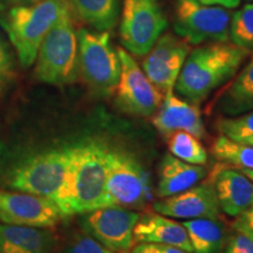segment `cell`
Listing matches in <instances>:
<instances>
[{"instance_id": "6da1fadb", "label": "cell", "mask_w": 253, "mask_h": 253, "mask_svg": "<svg viewBox=\"0 0 253 253\" xmlns=\"http://www.w3.org/2000/svg\"><path fill=\"white\" fill-rule=\"evenodd\" d=\"M108 149L96 140L73 144L67 177L53 198L65 218L106 207Z\"/></svg>"}, {"instance_id": "7a4b0ae2", "label": "cell", "mask_w": 253, "mask_h": 253, "mask_svg": "<svg viewBox=\"0 0 253 253\" xmlns=\"http://www.w3.org/2000/svg\"><path fill=\"white\" fill-rule=\"evenodd\" d=\"M250 54L235 43L211 42L198 47L189 53L177 78V94L198 106L235 77Z\"/></svg>"}, {"instance_id": "3957f363", "label": "cell", "mask_w": 253, "mask_h": 253, "mask_svg": "<svg viewBox=\"0 0 253 253\" xmlns=\"http://www.w3.org/2000/svg\"><path fill=\"white\" fill-rule=\"evenodd\" d=\"M68 7V0H40L14 6L2 19V26L24 68L36 62L43 38Z\"/></svg>"}, {"instance_id": "277c9868", "label": "cell", "mask_w": 253, "mask_h": 253, "mask_svg": "<svg viewBox=\"0 0 253 253\" xmlns=\"http://www.w3.org/2000/svg\"><path fill=\"white\" fill-rule=\"evenodd\" d=\"M36 61L34 74L41 82L65 86L78 80L79 40L69 7L43 38Z\"/></svg>"}, {"instance_id": "5b68a950", "label": "cell", "mask_w": 253, "mask_h": 253, "mask_svg": "<svg viewBox=\"0 0 253 253\" xmlns=\"http://www.w3.org/2000/svg\"><path fill=\"white\" fill-rule=\"evenodd\" d=\"M153 201L150 175L134 155L108 149L106 207L142 209Z\"/></svg>"}, {"instance_id": "8992f818", "label": "cell", "mask_w": 253, "mask_h": 253, "mask_svg": "<svg viewBox=\"0 0 253 253\" xmlns=\"http://www.w3.org/2000/svg\"><path fill=\"white\" fill-rule=\"evenodd\" d=\"M78 40L80 74L95 93L109 96L115 91L121 74V62L110 42V34L81 28Z\"/></svg>"}, {"instance_id": "52a82bcc", "label": "cell", "mask_w": 253, "mask_h": 253, "mask_svg": "<svg viewBox=\"0 0 253 253\" xmlns=\"http://www.w3.org/2000/svg\"><path fill=\"white\" fill-rule=\"evenodd\" d=\"M72 149L73 145H65L32 155L12 171L9 186L53 199L66 181Z\"/></svg>"}, {"instance_id": "ba28073f", "label": "cell", "mask_w": 253, "mask_h": 253, "mask_svg": "<svg viewBox=\"0 0 253 253\" xmlns=\"http://www.w3.org/2000/svg\"><path fill=\"white\" fill-rule=\"evenodd\" d=\"M167 27L158 0H123L120 40L128 53L145 56Z\"/></svg>"}, {"instance_id": "9c48e42d", "label": "cell", "mask_w": 253, "mask_h": 253, "mask_svg": "<svg viewBox=\"0 0 253 253\" xmlns=\"http://www.w3.org/2000/svg\"><path fill=\"white\" fill-rule=\"evenodd\" d=\"M231 17V12L220 6L203 5L197 0H176L173 30L191 45L226 42Z\"/></svg>"}, {"instance_id": "30bf717a", "label": "cell", "mask_w": 253, "mask_h": 253, "mask_svg": "<svg viewBox=\"0 0 253 253\" xmlns=\"http://www.w3.org/2000/svg\"><path fill=\"white\" fill-rule=\"evenodd\" d=\"M118 54L121 62V74L114 91L116 106L123 113L132 116L147 118L154 115L164 94L149 80L130 53L119 48Z\"/></svg>"}, {"instance_id": "8fae6325", "label": "cell", "mask_w": 253, "mask_h": 253, "mask_svg": "<svg viewBox=\"0 0 253 253\" xmlns=\"http://www.w3.org/2000/svg\"><path fill=\"white\" fill-rule=\"evenodd\" d=\"M140 213L121 207H103L81 214L84 232L114 253H130Z\"/></svg>"}, {"instance_id": "7c38bea8", "label": "cell", "mask_w": 253, "mask_h": 253, "mask_svg": "<svg viewBox=\"0 0 253 253\" xmlns=\"http://www.w3.org/2000/svg\"><path fill=\"white\" fill-rule=\"evenodd\" d=\"M63 218L65 216L53 199L18 190H0V223L53 227Z\"/></svg>"}, {"instance_id": "4fadbf2b", "label": "cell", "mask_w": 253, "mask_h": 253, "mask_svg": "<svg viewBox=\"0 0 253 253\" xmlns=\"http://www.w3.org/2000/svg\"><path fill=\"white\" fill-rule=\"evenodd\" d=\"M190 53V43L171 33L161 36L145 55L143 72L161 93L173 90L177 78Z\"/></svg>"}, {"instance_id": "5bb4252c", "label": "cell", "mask_w": 253, "mask_h": 253, "mask_svg": "<svg viewBox=\"0 0 253 253\" xmlns=\"http://www.w3.org/2000/svg\"><path fill=\"white\" fill-rule=\"evenodd\" d=\"M156 212L179 219H197V218H218L220 208L212 181L198 183L184 191L155 202Z\"/></svg>"}, {"instance_id": "9a60e30c", "label": "cell", "mask_w": 253, "mask_h": 253, "mask_svg": "<svg viewBox=\"0 0 253 253\" xmlns=\"http://www.w3.org/2000/svg\"><path fill=\"white\" fill-rule=\"evenodd\" d=\"M153 125L164 137L175 131H186L198 138L207 136V129L197 104L178 97L172 90L164 94L154 114Z\"/></svg>"}, {"instance_id": "2e32d148", "label": "cell", "mask_w": 253, "mask_h": 253, "mask_svg": "<svg viewBox=\"0 0 253 253\" xmlns=\"http://www.w3.org/2000/svg\"><path fill=\"white\" fill-rule=\"evenodd\" d=\"M220 211L237 217L253 202V182L238 168L220 163L211 172Z\"/></svg>"}, {"instance_id": "e0dca14e", "label": "cell", "mask_w": 253, "mask_h": 253, "mask_svg": "<svg viewBox=\"0 0 253 253\" xmlns=\"http://www.w3.org/2000/svg\"><path fill=\"white\" fill-rule=\"evenodd\" d=\"M135 243H155L176 246L192 253L185 227L168 216L154 212L140 214L134 227Z\"/></svg>"}, {"instance_id": "ac0fdd59", "label": "cell", "mask_w": 253, "mask_h": 253, "mask_svg": "<svg viewBox=\"0 0 253 253\" xmlns=\"http://www.w3.org/2000/svg\"><path fill=\"white\" fill-rule=\"evenodd\" d=\"M55 235L49 227L0 223V253H53Z\"/></svg>"}, {"instance_id": "d6986e66", "label": "cell", "mask_w": 253, "mask_h": 253, "mask_svg": "<svg viewBox=\"0 0 253 253\" xmlns=\"http://www.w3.org/2000/svg\"><path fill=\"white\" fill-rule=\"evenodd\" d=\"M204 166H195L178 160L171 154L164 155L158 168L157 196L166 198L188 190L205 178Z\"/></svg>"}, {"instance_id": "ffe728a7", "label": "cell", "mask_w": 253, "mask_h": 253, "mask_svg": "<svg viewBox=\"0 0 253 253\" xmlns=\"http://www.w3.org/2000/svg\"><path fill=\"white\" fill-rule=\"evenodd\" d=\"M192 253H221L227 242L226 229L218 218H197L183 221Z\"/></svg>"}, {"instance_id": "44dd1931", "label": "cell", "mask_w": 253, "mask_h": 253, "mask_svg": "<svg viewBox=\"0 0 253 253\" xmlns=\"http://www.w3.org/2000/svg\"><path fill=\"white\" fill-rule=\"evenodd\" d=\"M224 114L236 116L253 110V54L220 99Z\"/></svg>"}, {"instance_id": "7402d4cb", "label": "cell", "mask_w": 253, "mask_h": 253, "mask_svg": "<svg viewBox=\"0 0 253 253\" xmlns=\"http://www.w3.org/2000/svg\"><path fill=\"white\" fill-rule=\"evenodd\" d=\"M77 17L96 31H109L119 17L120 0H68Z\"/></svg>"}, {"instance_id": "603a6c76", "label": "cell", "mask_w": 253, "mask_h": 253, "mask_svg": "<svg viewBox=\"0 0 253 253\" xmlns=\"http://www.w3.org/2000/svg\"><path fill=\"white\" fill-rule=\"evenodd\" d=\"M169 153L178 160L195 166H205L208 151L201 138L186 131H175L166 136Z\"/></svg>"}, {"instance_id": "cb8c5ba5", "label": "cell", "mask_w": 253, "mask_h": 253, "mask_svg": "<svg viewBox=\"0 0 253 253\" xmlns=\"http://www.w3.org/2000/svg\"><path fill=\"white\" fill-rule=\"evenodd\" d=\"M211 153L221 163L253 170V144L242 143L220 135L211 145Z\"/></svg>"}, {"instance_id": "d4e9b609", "label": "cell", "mask_w": 253, "mask_h": 253, "mask_svg": "<svg viewBox=\"0 0 253 253\" xmlns=\"http://www.w3.org/2000/svg\"><path fill=\"white\" fill-rule=\"evenodd\" d=\"M229 39L236 46L253 53V4H246L232 14Z\"/></svg>"}, {"instance_id": "484cf974", "label": "cell", "mask_w": 253, "mask_h": 253, "mask_svg": "<svg viewBox=\"0 0 253 253\" xmlns=\"http://www.w3.org/2000/svg\"><path fill=\"white\" fill-rule=\"evenodd\" d=\"M218 129L220 135L225 136L230 140L244 142L253 136V110L240 114L237 118L221 119L218 122Z\"/></svg>"}, {"instance_id": "4316f807", "label": "cell", "mask_w": 253, "mask_h": 253, "mask_svg": "<svg viewBox=\"0 0 253 253\" xmlns=\"http://www.w3.org/2000/svg\"><path fill=\"white\" fill-rule=\"evenodd\" d=\"M62 253H114L87 233L75 235Z\"/></svg>"}, {"instance_id": "83f0119b", "label": "cell", "mask_w": 253, "mask_h": 253, "mask_svg": "<svg viewBox=\"0 0 253 253\" xmlns=\"http://www.w3.org/2000/svg\"><path fill=\"white\" fill-rule=\"evenodd\" d=\"M14 62L7 42L0 34V86L7 84L13 77Z\"/></svg>"}, {"instance_id": "f1b7e54d", "label": "cell", "mask_w": 253, "mask_h": 253, "mask_svg": "<svg viewBox=\"0 0 253 253\" xmlns=\"http://www.w3.org/2000/svg\"><path fill=\"white\" fill-rule=\"evenodd\" d=\"M224 253H253V239L244 233L235 231L227 239Z\"/></svg>"}, {"instance_id": "f546056e", "label": "cell", "mask_w": 253, "mask_h": 253, "mask_svg": "<svg viewBox=\"0 0 253 253\" xmlns=\"http://www.w3.org/2000/svg\"><path fill=\"white\" fill-rule=\"evenodd\" d=\"M232 227L237 232L244 233V235L253 239V202L242 213L235 217Z\"/></svg>"}, {"instance_id": "4dcf8cb0", "label": "cell", "mask_w": 253, "mask_h": 253, "mask_svg": "<svg viewBox=\"0 0 253 253\" xmlns=\"http://www.w3.org/2000/svg\"><path fill=\"white\" fill-rule=\"evenodd\" d=\"M130 253H191L176 246L155 244V243H137L132 246Z\"/></svg>"}, {"instance_id": "1f68e13d", "label": "cell", "mask_w": 253, "mask_h": 253, "mask_svg": "<svg viewBox=\"0 0 253 253\" xmlns=\"http://www.w3.org/2000/svg\"><path fill=\"white\" fill-rule=\"evenodd\" d=\"M198 2L209 6H220L224 8H236L240 4V0H197Z\"/></svg>"}, {"instance_id": "d6a6232c", "label": "cell", "mask_w": 253, "mask_h": 253, "mask_svg": "<svg viewBox=\"0 0 253 253\" xmlns=\"http://www.w3.org/2000/svg\"><path fill=\"white\" fill-rule=\"evenodd\" d=\"M9 4L17 6V5H30L34 4V2L40 1V0H7Z\"/></svg>"}, {"instance_id": "836d02e7", "label": "cell", "mask_w": 253, "mask_h": 253, "mask_svg": "<svg viewBox=\"0 0 253 253\" xmlns=\"http://www.w3.org/2000/svg\"><path fill=\"white\" fill-rule=\"evenodd\" d=\"M238 169H239V168H238ZM240 170H242V171L244 172L245 175L248 176L249 178L253 182V170H251V169H240Z\"/></svg>"}, {"instance_id": "e575fe53", "label": "cell", "mask_w": 253, "mask_h": 253, "mask_svg": "<svg viewBox=\"0 0 253 253\" xmlns=\"http://www.w3.org/2000/svg\"><path fill=\"white\" fill-rule=\"evenodd\" d=\"M242 143H249V144H253V136H252V137L248 138V140H246V141L242 142Z\"/></svg>"}, {"instance_id": "d590c367", "label": "cell", "mask_w": 253, "mask_h": 253, "mask_svg": "<svg viewBox=\"0 0 253 253\" xmlns=\"http://www.w3.org/2000/svg\"><path fill=\"white\" fill-rule=\"evenodd\" d=\"M250 1H253V0H250Z\"/></svg>"}]
</instances>
